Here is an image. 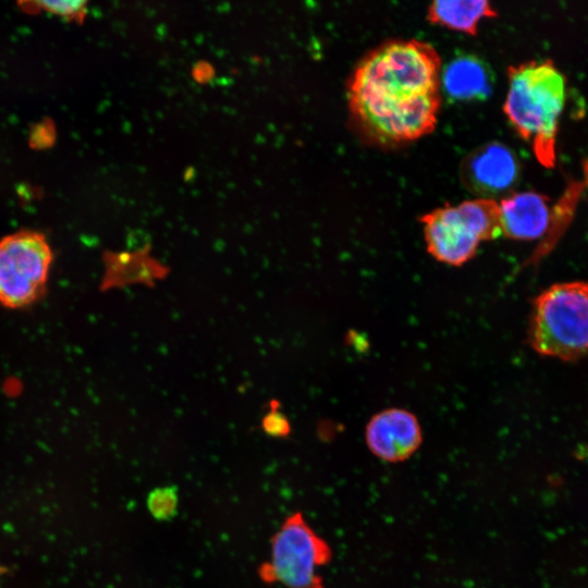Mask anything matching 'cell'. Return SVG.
Returning <instances> with one entry per match:
<instances>
[{"instance_id": "cell-12", "label": "cell", "mask_w": 588, "mask_h": 588, "mask_svg": "<svg viewBox=\"0 0 588 588\" xmlns=\"http://www.w3.org/2000/svg\"><path fill=\"white\" fill-rule=\"evenodd\" d=\"M179 507V493L174 486H163L151 490L147 497V509L158 520L175 516Z\"/></svg>"}, {"instance_id": "cell-13", "label": "cell", "mask_w": 588, "mask_h": 588, "mask_svg": "<svg viewBox=\"0 0 588 588\" xmlns=\"http://www.w3.org/2000/svg\"><path fill=\"white\" fill-rule=\"evenodd\" d=\"M37 9L51 12L62 17L82 19L85 14L86 2L84 1H39L32 3Z\"/></svg>"}, {"instance_id": "cell-9", "label": "cell", "mask_w": 588, "mask_h": 588, "mask_svg": "<svg viewBox=\"0 0 588 588\" xmlns=\"http://www.w3.org/2000/svg\"><path fill=\"white\" fill-rule=\"evenodd\" d=\"M502 235L530 241L541 237L550 228L548 198L535 192L514 193L499 203Z\"/></svg>"}, {"instance_id": "cell-10", "label": "cell", "mask_w": 588, "mask_h": 588, "mask_svg": "<svg viewBox=\"0 0 588 588\" xmlns=\"http://www.w3.org/2000/svg\"><path fill=\"white\" fill-rule=\"evenodd\" d=\"M440 84L445 95L453 100H482L492 91V74L482 60L463 54L444 66Z\"/></svg>"}, {"instance_id": "cell-2", "label": "cell", "mask_w": 588, "mask_h": 588, "mask_svg": "<svg viewBox=\"0 0 588 588\" xmlns=\"http://www.w3.org/2000/svg\"><path fill=\"white\" fill-rule=\"evenodd\" d=\"M504 113L544 167L555 162L559 118L566 98L564 75L551 60L510 66Z\"/></svg>"}, {"instance_id": "cell-1", "label": "cell", "mask_w": 588, "mask_h": 588, "mask_svg": "<svg viewBox=\"0 0 588 588\" xmlns=\"http://www.w3.org/2000/svg\"><path fill=\"white\" fill-rule=\"evenodd\" d=\"M441 59L427 42L392 40L368 52L347 87L358 126L381 144H401L430 133L440 109Z\"/></svg>"}, {"instance_id": "cell-6", "label": "cell", "mask_w": 588, "mask_h": 588, "mask_svg": "<svg viewBox=\"0 0 588 588\" xmlns=\"http://www.w3.org/2000/svg\"><path fill=\"white\" fill-rule=\"evenodd\" d=\"M52 252L44 234L20 231L0 241V303L21 308L45 293Z\"/></svg>"}, {"instance_id": "cell-7", "label": "cell", "mask_w": 588, "mask_h": 588, "mask_svg": "<svg viewBox=\"0 0 588 588\" xmlns=\"http://www.w3.org/2000/svg\"><path fill=\"white\" fill-rule=\"evenodd\" d=\"M365 440L381 461L399 463L409 458L421 445L422 431L417 417L404 408H387L367 422Z\"/></svg>"}, {"instance_id": "cell-4", "label": "cell", "mask_w": 588, "mask_h": 588, "mask_svg": "<svg viewBox=\"0 0 588 588\" xmlns=\"http://www.w3.org/2000/svg\"><path fill=\"white\" fill-rule=\"evenodd\" d=\"M428 253L438 261L461 267L477 253L481 242L500 235V207L492 198L444 205L420 217Z\"/></svg>"}, {"instance_id": "cell-8", "label": "cell", "mask_w": 588, "mask_h": 588, "mask_svg": "<svg viewBox=\"0 0 588 588\" xmlns=\"http://www.w3.org/2000/svg\"><path fill=\"white\" fill-rule=\"evenodd\" d=\"M518 174L515 154L499 142L487 143L471 151L461 168L464 185L482 198L509 191Z\"/></svg>"}, {"instance_id": "cell-14", "label": "cell", "mask_w": 588, "mask_h": 588, "mask_svg": "<svg viewBox=\"0 0 588 588\" xmlns=\"http://www.w3.org/2000/svg\"><path fill=\"white\" fill-rule=\"evenodd\" d=\"M264 431L271 437L284 438L287 437L291 431V426L287 418L272 408L262 419L261 422Z\"/></svg>"}, {"instance_id": "cell-11", "label": "cell", "mask_w": 588, "mask_h": 588, "mask_svg": "<svg viewBox=\"0 0 588 588\" xmlns=\"http://www.w3.org/2000/svg\"><path fill=\"white\" fill-rule=\"evenodd\" d=\"M497 12L486 0L433 1L428 8V20L434 24L469 35L477 33L479 22Z\"/></svg>"}, {"instance_id": "cell-5", "label": "cell", "mask_w": 588, "mask_h": 588, "mask_svg": "<svg viewBox=\"0 0 588 588\" xmlns=\"http://www.w3.org/2000/svg\"><path fill=\"white\" fill-rule=\"evenodd\" d=\"M331 559L328 542L297 512L272 537L270 561L260 566L259 575L264 581L285 588H324L318 568Z\"/></svg>"}, {"instance_id": "cell-3", "label": "cell", "mask_w": 588, "mask_h": 588, "mask_svg": "<svg viewBox=\"0 0 588 588\" xmlns=\"http://www.w3.org/2000/svg\"><path fill=\"white\" fill-rule=\"evenodd\" d=\"M528 341L542 356H588V282H562L542 291L532 302Z\"/></svg>"}]
</instances>
